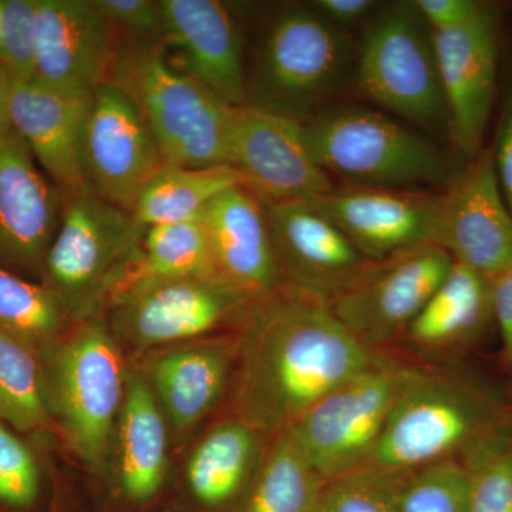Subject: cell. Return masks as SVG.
<instances>
[{
    "label": "cell",
    "mask_w": 512,
    "mask_h": 512,
    "mask_svg": "<svg viewBox=\"0 0 512 512\" xmlns=\"http://www.w3.org/2000/svg\"><path fill=\"white\" fill-rule=\"evenodd\" d=\"M326 483L282 431L262 453L241 512H318Z\"/></svg>",
    "instance_id": "cell-28"
},
{
    "label": "cell",
    "mask_w": 512,
    "mask_h": 512,
    "mask_svg": "<svg viewBox=\"0 0 512 512\" xmlns=\"http://www.w3.org/2000/svg\"><path fill=\"white\" fill-rule=\"evenodd\" d=\"M37 0H0V66L20 82L35 77Z\"/></svg>",
    "instance_id": "cell-35"
},
{
    "label": "cell",
    "mask_w": 512,
    "mask_h": 512,
    "mask_svg": "<svg viewBox=\"0 0 512 512\" xmlns=\"http://www.w3.org/2000/svg\"><path fill=\"white\" fill-rule=\"evenodd\" d=\"M264 205L282 288L329 303L373 265L312 202Z\"/></svg>",
    "instance_id": "cell-15"
},
{
    "label": "cell",
    "mask_w": 512,
    "mask_h": 512,
    "mask_svg": "<svg viewBox=\"0 0 512 512\" xmlns=\"http://www.w3.org/2000/svg\"><path fill=\"white\" fill-rule=\"evenodd\" d=\"M402 512H468V471L457 458L397 476Z\"/></svg>",
    "instance_id": "cell-32"
},
{
    "label": "cell",
    "mask_w": 512,
    "mask_h": 512,
    "mask_svg": "<svg viewBox=\"0 0 512 512\" xmlns=\"http://www.w3.org/2000/svg\"><path fill=\"white\" fill-rule=\"evenodd\" d=\"M46 349L42 370L50 416L77 457L101 471L127 389L119 343L103 322L89 320Z\"/></svg>",
    "instance_id": "cell-6"
},
{
    "label": "cell",
    "mask_w": 512,
    "mask_h": 512,
    "mask_svg": "<svg viewBox=\"0 0 512 512\" xmlns=\"http://www.w3.org/2000/svg\"><path fill=\"white\" fill-rule=\"evenodd\" d=\"M10 92H12V77L0 66V138L12 133Z\"/></svg>",
    "instance_id": "cell-42"
},
{
    "label": "cell",
    "mask_w": 512,
    "mask_h": 512,
    "mask_svg": "<svg viewBox=\"0 0 512 512\" xmlns=\"http://www.w3.org/2000/svg\"><path fill=\"white\" fill-rule=\"evenodd\" d=\"M90 99L53 92L12 79L10 123L63 197L87 190L83 167L84 127Z\"/></svg>",
    "instance_id": "cell-22"
},
{
    "label": "cell",
    "mask_w": 512,
    "mask_h": 512,
    "mask_svg": "<svg viewBox=\"0 0 512 512\" xmlns=\"http://www.w3.org/2000/svg\"><path fill=\"white\" fill-rule=\"evenodd\" d=\"M120 480L124 493L144 503L158 493L168 466L167 419L140 372L128 373L117 424Z\"/></svg>",
    "instance_id": "cell-25"
},
{
    "label": "cell",
    "mask_w": 512,
    "mask_h": 512,
    "mask_svg": "<svg viewBox=\"0 0 512 512\" xmlns=\"http://www.w3.org/2000/svg\"><path fill=\"white\" fill-rule=\"evenodd\" d=\"M261 434L244 420L221 421L205 434L187 463V481L202 504L231 501L254 477L261 461Z\"/></svg>",
    "instance_id": "cell-26"
},
{
    "label": "cell",
    "mask_w": 512,
    "mask_h": 512,
    "mask_svg": "<svg viewBox=\"0 0 512 512\" xmlns=\"http://www.w3.org/2000/svg\"><path fill=\"white\" fill-rule=\"evenodd\" d=\"M39 493V470L32 451L0 421V501L29 507Z\"/></svg>",
    "instance_id": "cell-36"
},
{
    "label": "cell",
    "mask_w": 512,
    "mask_h": 512,
    "mask_svg": "<svg viewBox=\"0 0 512 512\" xmlns=\"http://www.w3.org/2000/svg\"><path fill=\"white\" fill-rule=\"evenodd\" d=\"M490 279L493 318L500 329L505 353L512 362V265Z\"/></svg>",
    "instance_id": "cell-41"
},
{
    "label": "cell",
    "mask_w": 512,
    "mask_h": 512,
    "mask_svg": "<svg viewBox=\"0 0 512 512\" xmlns=\"http://www.w3.org/2000/svg\"><path fill=\"white\" fill-rule=\"evenodd\" d=\"M93 3L117 35L134 42L163 43L160 0H93Z\"/></svg>",
    "instance_id": "cell-37"
},
{
    "label": "cell",
    "mask_w": 512,
    "mask_h": 512,
    "mask_svg": "<svg viewBox=\"0 0 512 512\" xmlns=\"http://www.w3.org/2000/svg\"><path fill=\"white\" fill-rule=\"evenodd\" d=\"M164 165L146 121L127 94L109 80L97 87L84 127L87 188L131 212L144 185Z\"/></svg>",
    "instance_id": "cell-13"
},
{
    "label": "cell",
    "mask_w": 512,
    "mask_h": 512,
    "mask_svg": "<svg viewBox=\"0 0 512 512\" xmlns=\"http://www.w3.org/2000/svg\"><path fill=\"white\" fill-rule=\"evenodd\" d=\"M163 46L181 69L231 107L247 103L244 37L231 8L218 0H160Z\"/></svg>",
    "instance_id": "cell-19"
},
{
    "label": "cell",
    "mask_w": 512,
    "mask_h": 512,
    "mask_svg": "<svg viewBox=\"0 0 512 512\" xmlns=\"http://www.w3.org/2000/svg\"><path fill=\"white\" fill-rule=\"evenodd\" d=\"M315 163L353 187L443 191L467 160L382 110L332 106L302 124Z\"/></svg>",
    "instance_id": "cell-3"
},
{
    "label": "cell",
    "mask_w": 512,
    "mask_h": 512,
    "mask_svg": "<svg viewBox=\"0 0 512 512\" xmlns=\"http://www.w3.org/2000/svg\"><path fill=\"white\" fill-rule=\"evenodd\" d=\"M235 410L261 436L291 429L340 384L379 359L328 303L282 288L249 308Z\"/></svg>",
    "instance_id": "cell-1"
},
{
    "label": "cell",
    "mask_w": 512,
    "mask_h": 512,
    "mask_svg": "<svg viewBox=\"0 0 512 512\" xmlns=\"http://www.w3.org/2000/svg\"><path fill=\"white\" fill-rule=\"evenodd\" d=\"M468 454V512H512V447L493 434Z\"/></svg>",
    "instance_id": "cell-33"
},
{
    "label": "cell",
    "mask_w": 512,
    "mask_h": 512,
    "mask_svg": "<svg viewBox=\"0 0 512 512\" xmlns=\"http://www.w3.org/2000/svg\"><path fill=\"white\" fill-rule=\"evenodd\" d=\"M436 245L456 264L488 278L512 265V215L505 204L490 148L467 161L440 192Z\"/></svg>",
    "instance_id": "cell-14"
},
{
    "label": "cell",
    "mask_w": 512,
    "mask_h": 512,
    "mask_svg": "<svg viewBox=\"0 0 512 512\" xmlns=\"http://www.w3.org/2000/svg\"><path fill=\"white\" fill-rule=\"evenodd\" d=\"M490 320L491 279L454 262L403 338L420 352H443L478 338Z\"/></svg>",
    "instance_id": "cell-24"
},
{
    "label": "cell",
    "mask_w": 512,
    "mask_h": 512,
    "mask_svg": "<svg viewBox=\"0 0 512 512\" xmlns=\"http://www.w3.org/2000/svg\"><path fill=\"white\" fill-rule=\"evenodd\" d=\"M412 3L431 33L466 28L494 10L488 3L477 0H414Z\"/></svg>",
    "instance_id": "cell-38"
},
{
    "label": "cell",
    "mask_w": 512,
    "mask_h": 512,
    "mask_svg": "<svg viewBox=\"0 0 512 512\" xmlns=\"http://www.w3.org/2000/svg\"><path fill=\"white\" fill-rule=\"evenodd\" d=\"M62 218L47 251L46 286L69 311L90 308L121 285L136 264L146 229L131 212L101 200L89 188L63 197Z\"/></svg>",
    "instance_id": "cell-8"
},
{
    "label": "cell",
    "mask_w": 512,
    "mask_h": 512,
    "mask_svg": "<svg viewBox=\"0 0 512 512\" xmlns=\"http://www.w3.org/2000/svg\"><path fill=\"white\" fill-rule=\"evenodd\" d=\"M352 89L424 131L448 137V114L433 33L412 2L382 6L357 43Z\"/></svg>",
    "instance_id": "cell-7"
},
{
    "label": "cell",
    "mask_w": 512,
    "mask_h": 512,
    "mask_svg": "<svg viewBox=\"0 0 512 512\" xmlns=\"http://www.w3.org/2000/svg\"><path fill=\"white\" fill-rule=\"evenodd\" d=\"M109 82L140 111L165 165H229L234 107L170 63L163 43L128 40L119 46Z\"/></svg>",
    "instance_id": "cell-4"
},
{
    "label": "cell",
    "mask_w": 512,
    "mask_h": 512,
    "mask_svg": "<svg viewBox=\"0 0 512 512\" xmlns=\"http://www.w3.org/2000/svg\"><path fill=\"white\" fill-rule=\"evenodd\" d=\"M407 372L409 367L379 356L286 430L323 480L369 464Z\"/></svg>",
    "instance_id": "cell-9"
},
{
    "label": "cell",
    "mask_w": 512,
    "mask_h": 512,
    "mask_svg": "<svg viewBox=\"0 0 512 512\" xmlns=\"http://www.w3.org/2000/svg\"><path fill=\"white\" fill-rule=\"evenodd\" d=\"M201 220L222 282L254 302L282 289L264 202L238 185L218 195Z\"/></svg>",
    "instance_id": "cell-21"
},
{
    "label": "cell",
    "mask_w": 512,
    "mask_h": 512,
    "mask_svg": "<svg viewBox=\"0 0 512 512\" xmlns=\"http://www.w3.org/2000/svg\"><path fill=\"white\" fill-rule=\"evenodd\" d=\"M0 420L15 429L42 431L52 416L35 350L0 329Z\"/></svg>",
    "instance_id": "cell-30"
},
{
    "label": "cell",
    "mask_w": 512,
    "mask_h": 512,
    "mask_svg": "<svg viewBox=\"0 0 512 512\" xmlns=\"http://www.w3.org/2000/svg\"><path fill=\"white\" fill-rule=\"evenodd\" d=\"M490 150L501 194L512 215V76L501 107L494 146Z\"/></svg>",
    "instance_id": "cell-39"
},
{
    "label": "cell",
    "mask_w": 512,
    "mask_h": 512,
    "mask_svg": "<svg viewBox=\"0 0 512 512\" xmlns=\"http://www.w3.org/2000/svg\"><path fill=\"white\" fill-rule=\"evenodd\" d=\"M441 191L336 187L312 200L369 261L436 245Z\"/></svg>",
    "instance_id": "cell-17"
},
{
    "label": "cell",
    "mask_w": 512,
    "mask_h": 512,
    "mask_svg": "<svg viewBox=\"0 0 512 512\" xmlns=\"http://www.w3.org/2000/svg\"><path fill=\"white\" fill-rule=\"evenodd\" d=\"M67 309L47 286L0 266V329L33 350L49 348L62 332Z\"/></svg>",
    "instance_id": "cell-31"
},
{
    "label": "cell",
    "mask_w": 512,
    "mask_h": 512,
    "mask_svg": "<svg viewBox=\"0 0 512 512\" xmlns=\"http://www.w3.org/2000/svg\"><path fill=\"white\" fill-rule=\"evenodd\" d=\"M117 36L93 0H37L33 82L90 99L109 80Z\"/></svg>",
    "instance_id": "cell-16"
},
{
    "label": "cell",
    "mask_w": 512,
    "mask_h": 512,
    "mask_svg": "<svg viewBox=\"0 0 512 512\" xmlns=\"http://www.w3.org/2000/svg\"><path fill=\"white\" fill-rule=\"evenodd\" d=\"M357 43L309 5L284 6L266 22L247 69L252 109L305 124L352 87Z\"/></svg>",
    "instance_id": "cell-2"
},
{
    "label": "cell",
    "mask_w": 512,
    "mask_h": 512,
    "mask_svg": "<svg viewBox=\"0 0 512 512\" xmlns=\"http://www.w3.org/2000/svg\"><path fill=\"white\" fill-rule=\"evenodd\" d=\"M497 409L456 377L409 367L365 468L409 473L470 453L494 434Z\"/></svg>",
    "instance_id": "cell-5"
},
{
    "label": "cell",
    "mask_w": 512,
    "mask_h": 512,
    "mask_svg": "<svg viewBox=\"0 0 512 512\" xmlns=\"http://www.w3.org/2000/svg\"><path fill=\"white\" fill-rule=\"evenodd\" d=\"M238 185H242L241 177L231 165H164L138 194L131 215L146 231L158 225L197 220L218 195Z\"/></svg>",
    "instance_id": "cell-27"
},
{
    "label": "cell",
    "mask_w": 512,
    "mask_h": 512,
    "mask_svg": "<svg viewBox=\"0 0 512 512\" xmlns=\"http://www.w3.org/2000/svg\"><path fill=\"white\" fill-rule=\"evenodd\" d=\"M185 276L218 278L201 218L148 228L136 264L120 289L138 281Z\"/></svg>",
    "instance_id": "cell-29"
},
{
    "label": "cell",
    "mask_w": 512,
    "mask_h": 512,
    "mask_svg": "<svg viewBox=\"0 0 512 512\" xmlns=\"http://www.w3.org/2000/svg\"><path fill=\"white\" fill-rule=\"evenodd\" d=\"M235 348L228 340H194L146 357L140 373L178 434L194 430L224 396Z\"/></svg>",
    "instance_id": "cell-23"
},
{
    "label": "cell",
    "mask_w": 512,
    "mask_h": 512,
    "mask_svg": "<svg viewBox=\"0 0 512 512\" xmlns=\"http://www.w3.org/2000/svg\"><path fill=\"white\" fill-rule=\"evenodd\" d=\"M318 512H402L397 476L360 468L328 481L320 495Z\"/></svg>",
    "instance_id": "cell-34"
},
{
    "label": "cell",
    "mask_w": 512,
    "mask_h": 512,
    "mask_svg": "<svg viewBox=\"0 0 512 512\" xmlns=\"http://www.w3.org/2000/svg\"><path fill=\"white\" fill-rule=\"evenodd\" d=\"M63 202L22 138L13 131L0 138V261L43 271Z\"/></svg>",
    "instance_id": "cell-20"
},
{
    "label": "cell",
    "mask_w": 512,
    "mask_h": 512,
    "mask_svg": "<svg viewBox=\"0 0 512 512\" xmlns=\"http://www.w3.org/2000/svg\"><path fill=\"white\" fill-rule=\"evenodd\" d=\"M311 5L319 15L346 32L366 25L382 8V3L375 0H316Z\"/></svg>",
    "instance_id": "cell-40"
},
{
    "label": "cell",
    "mask_w": 512,
    "mask_h": 512,
    "mask_svg": "<svg viewBox=\"0 0 512 512\" xmlns=\"http://www.w3.org/2000/svg\"><path fill=\"white\" fill-rule=\"evenodd\" d=\"M229 165L264 204L312 201L336 188L309 153L301 123L249 106L232 109Z\"/></svg>",
    "instance_id": "cell-12"
},
{
    "label": "cell",
    "mask_w": 512,
    "mask_h": 512,
    "mask_svg": "<svg viewBox=\"0 0 512 512\" xmlns=\"http://www.w3.org/2000/svg\"><path fill=\"white\" fill-rule=\"evenodd\" d=\"M453 264L437 245L373 262L355 284L328 303L330 311L367 348H382L403 338Z\"/></svg>",
    "instance_id": "cell-11"
},
{
    "label": "cell",
    "mask_w": 512,
    "mask_h": 512,
    "mask_svg": "<svg viewBox=\"0 0 512 512\" xmlns=\"http://www.w3.org/2000/svg\"><path fill=\"white\" fill-rule=\"evenodd\" d=\"M254 303L212 276L148 279L116 292L113 323L136 348L163 349L200 340Z\"/></svg>",
    "instance_id": "cell-10"
},
{
    "label": "cell",
    "mask_w": 512,
    "mask_h": 512,
    "mask_svg": "<svg viewBox=\"0 0 512 512\" xmlns=\"http://www.w3.org/2000/svg\"><path fill=\"white\" fill-rule=\"evenodd\" d=\"M498 16L495 9L466 28L433 33L448 114V137L470 161L483 151L497 96Z\"/></svg>",
    "instance_id": "cell-18"
}]
</instances>
